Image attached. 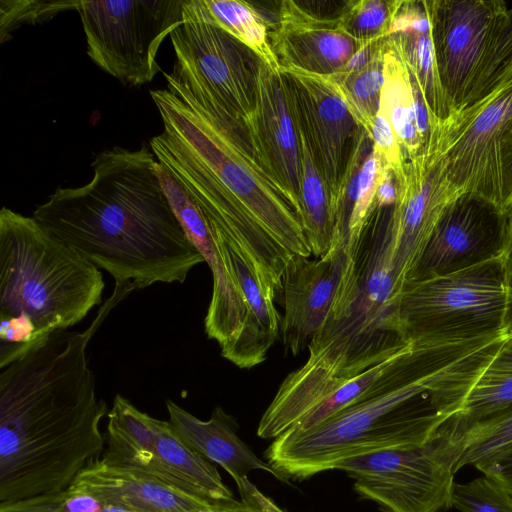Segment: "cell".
I'll return each instance as SVG.
<instances>
[{
	"label": "cell",
	"mask_w": 512,
	"mask_h": 512,
	"mask_svg": "<svg viewBox=\"0 0 512 512\" xmlns=\"http://www.w3.org/2000/svg\"><path fill=\"white\" fill-rule=\"evenodd\" d=\"M174 53L172 72L163 73L166 88L150 91L163 123L151 151L207 223L238 248L264 293L273 295L293 255H312L300 219L243 121L187 56Z\"/></svg>",
	"instance_id": "cell-1"
},
{
	"label": "cell",
	"mask_w": 512,
	"mask_h": 512,
	"mask_svg": "<svg viewBox=\"0 0 512 512\" xmlns=\"http://www.w3.org/2000/svg\"><path fill=\"white\" fill-rule=\"evenodd\" d=\"M378 112L391 124L405 161L426 146L438 122L430 116L419 85L411 74L398 35L385 41L383 86Z\"/></svg>",
	"instance_id": "cell-21"
},
{
	"label": "cell",
	"mask_w": 512,
	"mask_h": 512,
	"mask_svg": "<svg viewBox=\"0 0 512 512\" xmlns=\"http://www.w3.org/2000/svg\"><path fill=\"white\" fill-rule=\"evenodd\" d=\"M512 446V407L478 423L437 454L455 474L465 466L478 467Z\"/></svg>",
	"instance_id": "cell-26"
},
{
	"label": "cell",
	"mask_w": 512,
	"mask_h": 512,
	"mask_svg": "<svg viewBox=\"0 0 512 512\" xmlns=\"http://www.w3.org/2000/svg\"><path fill=\"white\" fill-rule=\"evenodd\" d=\"M390 209H376L349 251L330 311L308 346V358L280 384L259 421L260 438L282 435L343 384L410 342L398 315Z\"/></svg>",
	"instance_id": "cell-4"
},
{
	"label": "cell",
	"mask_w": 512,
	"mask_h": 512,
	"mask_svg": "<svg viewBox=\"0 0 512 512\" xmlns=\"http://www.w3.org/2000/svg\"><path fill=\"white\" fill-rule=\"evenodd\" d=\"M243 123L257 155L287 191L300 219V138L289 82L281 68L257 58L254 108Z\"/></svg>",
	"instance_id": "cell-17"
},
{
	"label": "cell",
	"mask_w": 512,
	"mask_h": 512,
	"mask_svg": "<svg viewBox=\"0 0 512 512\" xmlns=\"http://www.w3.org/2000/svg\"><path fill=\"white\" fill-rule=\"evenodd\" d=\"M382 167L380 156L371 148L358 174L356 199L349 220L348 251L355 247L377 209L376 191Z\"/></svg>",
	"instance_id": "cell-33"
},
{
	"label": "cell",
	"mask_w": 512,
	"mask_h": 512,
	"mask_svg": "<svg viewBox=\"0 0 512 512\" xmlns=\"http://www.w3.org/2000/svg\"><path fill=\"white\" fill-rule=\"evenodd\" d=\"M100 269L33 217L0 211V367L102 302Z\"/></svg>",
	"instance_id": "cell-6"
},
{
	"label": "cell",
	"mask_w": 512,
	"mask_h": 512,
	"mask_svg": "<svg viewBox=\"0 0 512 512\" xmlns=\"http://www.w3.org/2000/svg\"><path fill=\"white\" fill-rule=\"evenodd\" d=\"M398 36L430 116L434 121L443 123L451 115V109L440 82L431 29L410 31Z\"/></svg>",
	"instance_id": "cell-29"
},
{
	"label": "cell",
	"mask_w": 512,
	"mask_h": 512,
	"mask_svg": "<svg viewBox=\"0 0 512 512\" xmlns=\"http://www.w3.org/2000/svg\"><path fill=\"white\" fill-rule=\"evenodd\" d=\"M286 75L296 117L305 133L325 183L335 218L345 151L360 129L330 75L281 67Z\"/></svg>",
	"instance_id": "cell-16"
},
{
	"label": "cell",
	"mask_w": 512,
	"mask_h": 512,
	"mask_svg": "<svg viewBox=\"0 0 512 512\" xmlns=\"http://www.w3.org/2000/svg\"><path fill=\"white\" fill-rule=\"evenodd\" d=\"M451 506L460 512H512V497L483 474L466 483L454 482Z\"/></svg>",
	"instance_id": "cell-32"
},
{
	"label": "cell",
	"mask_w": 512,
	"mask_h": 512,
	"mask_svg": "<svg viewBox=\"0 0 512 512\" xmlns=\"http://www.w3.org/2000/svg\"><path fill=\"white\" fill-rule=\"evenodd\" d=\"M146 145L96 155L90 182L57 188L32 217L116 284L183 283L204 262L163 191Z\"/></svg>",
	"instance_id": "cell-3"
},
{
	"label": "cell",
	"mask_w": 512,
	"mask_h": 512,
	"mask_svg": "<svg viewBox=\"0 0 512 512\" xmlns=\"http://www.w3.org/2000/svg\"><path fill=\"white\" fill-rule=\"evenodd\" d=\"M169 422L181 439L194 451L221 466L237 488L248 480L252 470H263L278 478L268 464L254 454L237 433L236 421L221 406L208 420H201L173 402L166 401Z\"/></svg>",
	"instance_id": "cell-22"
},
{
	"label": "cell",
	"mask_w": 512,
	"mask_h": 512,
	"mask_svg": "<svg viewBox=\"0 0 512 512\" xmlns=\"http://www.w3.org/2000/svg\"><path fill=\"white\" fill-rule=\"evenodd\" d=\"M208 19L231 35L268 66L280 69L268 24L252 4L240 0H200Z\"/></svg>",
	"instance_id": "cell-25"
},
{
	"label": "cell",
	"mask_w": 512,
	"mask_h": 512,
	"mask_svg": "<svg viewBox=\"0 0 512 512\" xmlns=\"http://www.w3.org/2000/svg\"><path fill=\"white\" fill-rule=\"evenodd\" d=\"M512 74V9L497 32L477 74L472 90L462 106L483 97ZM461 107V108H462Z\"/></svg>",
	"instance_id": "cell-31"
},
{
	"label": "cell",
	"mask_w": 512,
	"mask_h": 512,
	"mask_svg": "<svg viewBox=\"0 0 512 512\" xmlns=\"http://www.w3.org/2000/svg\"><path fill=\"white\" fill-rule=\"evenodd\" d=\"M397 306L407 341L473 336L507 328L500 254L447 275L406 280Z\"/></svg>",
	"instance_id": "cell-8"
},
{
	"label": "cell",
	"mask_w": 512,
	"mask_h": 512,
	"mask_svg": "<svg viewBox=\"0 0 512 512\" xmlns=\"http://www.w3.org/2000/svg\"><path fill=\"white\" fill-rule=\"evenodd\" d=\"M491 361L487 344L465 342L410 381L345 409L304 431L273 439L265 457L279 480L301 481L343 460L426 444L463 403Z\"/></svg>",
	"instance_id": "cell-5"
},
{
	"label": "cell",
	"mask_w": 512,
	"mask_h": 512,
	"mask_svg": "<svg viewBox=\"0 0 512 512\" xmlns=\"http://www.w3.org/2000/svg\"><path fill=\"white\" fill-rule=\"evenodd\" d=\"M75 0H2L0 3L1 42L23 24L42 23L60 12L76 9Z\"/></svg>",
	"instance_id": "cell-34"
},
{
	"label": "cell",
	"mask_w": 512,
	"mask_h": 512,
	"mask_svg": "<svg viewBox=\"0 0 512 512\" xmlns=\"http://www.w3.org/2000/svg\"><path fill=\"white\" fill-rule=\"evenodd\" d=\"M507 345L512 348V338L508 341Z\"/></svg>",
	"instance_id": "cell-40"
},
{
	"label": "cell",
	"mask_w": 512,
	"mask_h": 512,
	"mask_svg": "<svg viewBox=\"0 0 512 512\" xmlns=\"http://www.w3.org/2000/svg\"><path fill=\"white\" fill-rule=\"evenodd\" d=\"M295 119L301 150L300 221L312 255L315 258H320L325 256L331 249L335 214L325 183L296 114Z\"/></svg>",
	"instance_id": "cell-24"
},
{
	"label": "cell",
	"mask_w": 512,
	"mask_h": 512,
	"mask_svg": "<svg viewBox=\"0 0 512 512\" xmlns=\"http://www.w3.org/2000/svg\"><path fill=\"white\" fill-rule=\"evenodd\" d=\"M429 139L444 175L458 193L508 212L512 206V74L454 111Z\"/></svg>",
	"instance_id": "cell-7"
},
{
	"label": "cell",
	"mask_w": 512,
	"mask_h": 512,
	"mask_svg": "<svg viewBox=\"0 0 512 512\" xmlns=\"http://www.w3.org/2000/svg\"><path fill=\"white\" fill-rule=\"evenodd\" d=\"M124 296L115 288L86 330L54 331L0 368V504L63 492L103 454L109 411L87 346Z\"/></svg>",
	"instance_id": "cell-2"
},
{
	"label": "cell",
	"mask_w": 512,
	"mask_h": 512,
	"mask_svg": "<svg viewBox=\"0 0 512 512\" xmlns=\"http://www.w3.org/2000/svg\"><path fill=\"white\" fill-rule=\"evenodd\" d=\"M220 100L242 121L254 108L257 57L213 24L200 0H184L183 24L170 34Z\"/></svg>",
	"instance_id": "cell-13"
},
{
	"label": "cell",
	"mask_w": 512,
	"mask_h": 512,
	"mask_svg": "<svg viewBox=\"0 0 512 512\" xmlns=\"http://www.w3.org/2000/svg\"><path fill=\"white\" fill-rule=\"evenodd\" d=\"M106 460L141 470L204 499L235 500L217 467L190 448L169 421L156 419L117 394L107 414Z\"/></svg>",
	"instance_id": "cell-10"
},
{
	"label": "cell",
	"mask_w": 512,
	"mask_h": 512,
	"mask_svg": "<svg viewBox=\"0 0 512 512\" xmlns=\"http://www.w3.org/2000/svg\"><path fill=\"white\" fill-rule=\"evenodd\" d=\"M440 82L451 114L466 102L508 8L501 0H427Z\"/></svg>",
	"instance_id": "cell-12"
},
{
	"label": "cell",
	"mask_w": 512,
	"mask_h": 512,
	"mask_svg": "<svg viewBox=\"0 0 512 512\" xmlns=\"http://www.w3.org/2000/svg\"><path fill=\"white\" fill-rule=\"evenodd\" d=\"M269 39L281 67L321 75L338 72L363 43L348 35L337 18L313 15L295 1L280 3Z\"/></svg>",
	"instance_id": "cell-20"
},
{
	"label": "cell",
	"mask_w": 512,
	"mask_h": 512,
	"mask_svg": "<svg viewBox=\"0 0 512 512\" xmlns=\"http://www.w3.org/2000/svg\"><path fill=\"white\" fill-rule=\"evenodd\" d=\"M103 508L95 498L65 490L10 504H0V512H98Z\"/></svg>",
	"instance_id": "cell-35"
},
{
	"label": "cell",
	"mask_w": 512,
	"mask_h": 512,
	"mask_svg": "<svg viewBox=\"0 0 512 512\" xmlns=\"http://www.w3.org/2000/svg\"><path fill=\"white\" fill-rule=\"evenodd\" d=\"M397 199V183L393 172L383 165L376 191L378 209L392 207Z\"/></svg>",
	"instance_id": "cell-39"
},
{
	"label": "cell",
	"mask_w": 512,
	"mask_h": 512,
	"mask_svg": "<svg viewBox=\"0 0 512 512\" xmlns=\"http://www.w3.org/2000/svg\"><path fill=\"white\" fill-rule=\"evenodd\" d=\"M398 0H359L346 3L337 17L342 29L357 41L388 38Z\"/></svg>",
	"instance_id": "cell-30"
},
{
	"label": "cell",
	"mask_w": 512,
	"mask_h": 512,
	"mask_svg": "<svg viewBox=\"0 0 512 512\" xmlns=\"http://www.w3.org/2000/svg\"><path fill=\"white\" fill-rule=\"evenodd\" d=\"M240 499L231 512H287L280 508L270 497L262 493L253 483L247 480L237 488Z\"/></svg>",
	"instance_id": "cell-36"
},
{
	"label": "cell",
	"mask_w": 512,
	"mask_h": 512,
	"mask_svg": "<svg viewBox=\"0 0 512 512\" xmlns=\"http://www.w3.org/2000/svg\"><path fill=\"white\" fill-rule=\"evenodd\" d=\"M411 343L410 340L403 349L387 360L350 379L289 430H307L345 409L398 387L390 370Z\"/></svg>",
	"instance_id": "cell-27"
},
{
	"label": "cell",
	"mask_w": 512,
	"mask_h": 512,
	"mask_svg": "<svg viewBox=\"0 0 512 512\" xmlns=\"http://www.w3.org/2000/svg\"><path fill=\"white\" fill-rule=\"evenodd\" d=\"M208 230L246 304L241 333L226 360L240 369H251L266 360L268 351L278 339L281 316L275 301L265 295L238 248L209 226Z\"/></svg>",
	"instance_id": "cell-23"
},
{
	"label": "cell",
	"mask_w": 512,
	"mask_h": 512,
	"mask_svg": "<svg viewBox=\"0 0 512 512\" xmlns=\"http://www.w3.org/2000/svg\"><path fill=\"white\" fill-rule=\"evenodd\" d=\"M512 497V446L477 467Z\"/></svg>",
	"instance_id": "cell-38"
},
{
	"label": "cell",
	"mask_w": 512,
	"mask_h": 512,
	"mask_svg": "<svg viewBox=\"0 0 512 512\" xmlns=\"http://www.w3.org/2000/svg\"><path fill=\"white\" fill-rule=\"evenodd\" d=\"M348 259L347 249L334 247L320 258L294 254L289 261L281 282L280 335L293 356L308 348L326 319Z\"/></svg>",
	"instance_id": "cell-18"
},
{
	"label": "cell",
	"mask_w": 512,
	"mask_h": 512,
	"mask_svg": "<svg viewBox=\"0 0 512 512\" xmlns=\"http://www.w3.org/2000/svg\"><path fill=\"white\" fill-rule=\"evenodd\" d=\"M508 212L473 194L459 195L442 213L407 280L447 275L498 256Z\"/></svg>",
	"instance_id": "cell-15"
},
{
	"label": "cell",
	"mask_w": 512,
	"mask_h": 512,
	"mask_svg": "<svg viewBox=\"0 0 512 512\" xmlns=\"http://www.w3.org/2000/svg\"><path fill=\"white\" fill-rule=\"evenodd\" d=\"M500 261L506 288L505 326L512 332V206L508 212Z\"/></svg>",
	"instance_id": "cell-37"
},
{
	"label": "cell",
	"mask_w": 512,
	"mask_h": 512,
	"mask_svg": "<svg viewBox=\"0 0 512 512\" xmlns=\"http://www.w3.org/2000/svg\"><path fill=\"white\" fill-rule=\"evenodd\" d=\"M386 39L364 67L349 73L336 72L330 75L352 117L369 138H371L372 121L378 113L383 86Z\"/></svg>",
	"instance_id": "cell-28"
},
{
	"label": "cell",
	"mask_w": 512,
	"mask_h": 512,
	"mask_svg": "<svg viewBox=\"0 0 512 512\" xmlns=\"http://www.w3.org/2000/svg\"><path fill=\"white\" fill-rule=\"evenodd\" d=\"M354 490L384 512H439L451 506L454 473L426 443L343 460Z\"/></svg>",
	"instance_id": "cell-11"
},
{
	"label": "cell",
	"mask_w": 512,
	"mask_h": 512,
	"mask_svg": "<svg viewBox=\"0 0 512 512\" xmlns=\"http://www.w3.org/2000/svg\"><path fill=\"white\" fill-rule=\"evenodd\" d=\"M184 0H80L76 7L87 54L103 71L130 85L151 82L166 36L183 24Z\"/></svg>",
	"instance_id": "cell-9"
},
{
	"label": "cell",
	"mask_w": 512,
	"mask_h": 512,
	"mask_svg": "<svg viewBox=\"0 0 512 512\" xmlns=\"http://www.w3.org/2000/svg\"><path fill=\"white\" fill-rule=\"evenodd\" d=\"M396 183L397 199L389 220L394 275L401 289L442 213L461 194L447 181L430 139L418 155L406 161Z\"/></svg>",
	"instance_id": "cell-14"
},
{
	"label": "cell",
	"mask_w": 512,
	"mask_h": 512,
	"mask_svg": "<svg viewBox=\"0 0 512 512\" xmlns=\"http://www.w3.org/2000/svg\"><path fill=\"white\" fill-rule=\"evenodd\" d=\"M67 490L130 512H230L237 502L204 499L102 456L91 460Z\"/></svg>",
	"instance_id": "cell-19"
}]
</instances>
